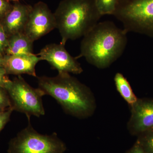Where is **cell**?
<instances>
[{
	"instance_id": "ffe728a7",
	"label": "cell",
	"mask_w": 153,
	"mask_h": 153,
	"mask_svg": "<svg viewBox=\"0 0 153 153\" xmlns=\"http://www.w3.org/2000/svg\"><path fill=\"white\" fill-rule=\"evenodd\" d=\"M10 80L4 67H0V87L5 88L6 85Z\"/></svg>"
},
{
	"instance_id": "9c48e42d",
	"label": "cell",
	"mask_w": 153,
	"mask_h": 153,
	"mask_svg": "<svg viewBox=\"0 0 153 153\" xmlns=\"http://www.w3.org/2000/svg\"><path fill=\"white\" fill-rule=\"evenodd\" d=\"M130 106L131 116L128 127L131 134L138 136L153 128V100L138 99L137 101Z\"/></svg>"
},
{
	"instance_id": "603a6c76",
	"label": "cell",
	"mask_w": 153,
	"mask_h": 153,
	"mask_svg": "<svg viewBox=\"0 0 153 153\" xmlns=\"http://www.w3.org/2000/svg\"><path fill=\"white\" fill-rule=\"evenodd\" d=\"M6 1H8L9 2L10 1H14V2L19 1V0H6Z\"/></svg>"
},
{
	"instance_id": "30bf717a",
	"label": "cell",
	"mask_w": 153,
	"mask_h": 153,
	"mask_svg": "<svg viewBox=\"0 0 153 153\" xmlns=\"http://www.w3.org/2000/svg\"><path fill=\"white\" fill-rule=\"evenodd\" d=\"M32 6L14 2L10 10L0 22L8 37L24 33Z\"/></svg>"
},
{
	"instance_id": "4fadbf2b",
	"label": "cell",
	"mask_w": 153,
	"mask_h": 153,
	"mask_svg": "<svg viewBox=\"0 0 153 153\" xmlns=\"http://www.w3.org/2000/svg\"><path fill=\"white\" fill-rule=\"evenodd\" d=\"M117 89L121 96L130 105L133 104L138 98L135 95L128 81L121 73L118 72L114 76Z\"/></svg>"
},
{
	"instance_id": "9a60e30c",
	"label": "cell",
	"mask_w": 153,
	"mask_h": 153,
	"mask_svg": "<svg viewBox=\"0 0 153 153\" xmlns=\"http://www.w3.org/2000/svg\"><path fill=\"white\" fill-rule=\"evenodd\" d=\"M137 141L145 153H153V128L139 135Z\"/></svg>"
},
{
	"instance_id": "7c38bea8",
	"label": "cell",
	"mask_w": 153,
	"mask_h": 153,
	"mask_svg": "<svg viewBox=\"0 0 153 153\" xmlns=\"http://www.w3.org/2000/svg\"><path fill=\"white\" fill-rule=\"evenodd\" d=\"M33 41L24 33L10 36L5 55H30L33 53Z\"/></svg>"
},
{
	"instance_id": "6da1fadb",
	"label": "cell",
	"mask_w": 153,
	"mask_h": 153,
	"mask_svg": "<svg viewBox=\"0 0 153 153\" xmlns=\"http://www.w3.org/2000/svg\"><path fill=\"white\" fill-rule=\"evenodd\" d=\"M127 33L110 21L98 22L83 37L80 53L91 65L100 69L108 68L121 57L127 44Z\"/></svg>"
},
{
	"instance_id": "5bb4252c",
	"label": "cell",
	"mask_w": 153,
	"mask_h": 153,
	"mask_svg": "<svg viewBox=\"0 0 153 153\" xmlns=\"http://www.w3.org/2000/svg\"><path fill=\"white\" fill-rule=\"evenodd\" d=\"M118 0H94L97 8L102 16L104 15L113 16Z\"/></svg>"
},
{
	"instance_id": "ac0fdd59",
	"label": "cell",
	"mask_w": 153,
	"mask_h": 153,
	"mask_svg": "<svg viewBox=\"0 0 153 153\" xmlns=\"http://www.w3.org/2000/svg\"><path fill=\"white\" fill-rule=\"evenodd\" d=\"M13 109L10 108L0 113V132L4 128L5 126L10 120L11 115Z\"/></svg>"
},
{
	"instance_id": "8fae6325",
	"label": "cell",
	"mask_w": 153,
	"mask_h": 153,
	"mask_svg": "<svg viewBox=\"0 0 153 153\" xmlns=\"http://www.w3.org/2000/svg\"><path fill=\"white\" fill-rule=\"evenodd\" d=\"M41 60V58L34 54L4 56L3 67L8 75H21L27 74L37 77L36 66Z\"/></svg>"
},
{
	"instance_id": "44dd1931",
	"label": "cell",
	"mask_w": 153,
	"mask_h": 153,
	"mask_svg": "<svg viewBox=\"0 0 153 153\" xmlns=\"http://www.w3.org/2000/svg\"><path fill=\"white\" fill-rule=\"evenodd\" d=\"M126 153H145L143 148L141 146L140 144L136 141L135 143L133 146Z\"/></svg>"
},
{
	"instance_id": "8992f818",
	"label": "cell",
	"mask_w": 153,
	"mask_h": 153,
	"mask_svg": "<svg viewBox=\"0 0 153 153\" xmlns=\"http://www.w3.org/2000/svg\"><path fill=\"white\" fill-rule=\"evenodd\" d=\"M8 94L13 110L25 114L28 120L32 116L44 115L42 97L45 95L40 88H34L19 75L5 87Z\"/></svg>"
},
{
	"instance_id": "cb8c5ba5",
	"label": "cell",
	"mask_w": 153,
	"mask_h": 153,
	"mask_svg": "<svg viewBox=\"0 0 153 153\" xmlns=\"http://www.w3.org/2000/svg\"><path fill=\"white\" fill-rule=\"evenodd\" d=\"M5 110H6L0 109V113H1L3 112Z\"/></svg>"
},
{
	"instance_id": "e0dca14e",
	"label": "cell",
	"mask_w": 153,
	"mask_h": 153,
	"mask_svg": "<svg viewBox=\"0 0 153 153\" xmlns=\"http://www.w3.org/2000/svg\"><path fill=\"white\" fill-rule=\"evenodd\" d=\"M8 36L0 22V55L4 56L7 46Z\"/></svg>"
},
{
	"instance_id": "2e32d148",
	"label": "cell",
	"mask_w": 153,
	"mask_h": 153,
	"mask_svg": "<svg viewBox=\"0 0 153 153\" xmlns=\"http://www.w3.org/2000/svg\"><path fill=\"white\" fill-rule=\"evenodd\" d=\"M12 108L10 99L5 88L0 87V109L6 110Z\"/></svg>"
},
{
	"instance_id": "277c9868",
	"label": "cell",
	"mask_w": 153,
	"mask_h": 153,
	"mask_svg": "<svg viewBox=\"0 0 153 153\" xmlns=\"http://www.w3.org/2000/svg\"><path fill=\"white\" fill-rule=\"evenodd\" d=\"M113 16L127 33L153 38V0H118Z\"/></svg>"
},
{
	"instance_id": "7a4b0ae2",
	"label": "cell",
	"mask_w": 153,
	"mask_h": 153,
	"mask_svg": "<svg viewBox=\"0 0 153 153\" xmlns=\"http://www.w3.org/2000/svg\"><path fill=\"white\" fill-rule=\"evenodd\" d=\"M38 88L55 99L65 112L79 118L93 114L95 99L90 89L70 73L58 72L53 77L37 76Z\"/></svg>"
},
{
	"instance_id": "52a82bcc",
	"label": "cell",
	"mask_w": 153,
	"mask_h": 153,
	"mask_svg": "<svg viewBox=\"0 0 153 153\" xmlns=\"http://www.w3.org/2000/svg\"><path fill=\"white\" fill-rule=\"evenodd\" d=\"M56 28L54 13L46 3L39 1L32 6L24 33L32 41L40 39Z\"/></svg>"
},
{
	"instance_id": "ba28073f",
	"label": "cell",
	"mask_w": 153,
	"mask_h": 153,
	"mask_svg": "<svg viewBox=\"0 0 153 153\" xmlns=\"http://www.w3.org/2000/svg\"><path fill=\"white\" fill-rule=\"evenodd\" d=\"M37 55L58 72L78 74L83 71L77 59L70 55L65 49V45L61 43L47 44Z\"/></svg>"
},
{
	"instance_id": "3957f363",
	"label": "cell",
	"mask_w": 153,
	"mask_h": 153,
	"mask_svg": "<svg viewBox=\"0 0 153 153\" xmlns=\"http://www.w3.org/2000/svg\"><path fill=\"white\" fill-rule=\"evenodd\" d=\"M54 14L61 37L60 43L65 45L68 40L86 35L102 16L94 0H62Z\"/></svg>"
},
{
	"instance_id": "7402d4cb",
	"label": "cell",
	"mask_w": 153,
	"mask_h": 153,
	"mask_svg": "<svg viewBox=\"0 0 153 153\" xmlns=\"http://www.w3.org/2000/svg\"><path fill=\"white\" fill-rule=\"evenodd\" d=\"M3 61H4V56L0 55V67H3Z\"/></svg>"
},
{
	"instance_id": "d6986e66",
	"label": "cell",
	"mask_w": 153,
	"mask_h": 153,
	"mask_svg": "<svg viewBox=\"0 0 153 153\" xmlns=\"http://www.w3.org/2000/svg\"><path fill=\"white\" fill-rule=\"evenodd\" d=\"M13 4L6 0H0V22L10 10Z\"/></svg>"
},
{
	"instance_id": "5b68a950",
	"label": "cell",
	"mask_w": 153,
	"mask_h": 153,
	"mask_svg": "<svg viewBox=\"0 0 153 153\" xmlns=\"http://www.w3.org/2000/svg\"><path fill=\"white\" fill-rule=\"evenodd\" d=\"M27 126L9 143L8 153H64L66 145L56 133L44 135L35 130L28 120Z\"/></svg>"
}]
</instances>
